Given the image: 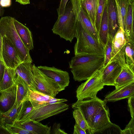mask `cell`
I'll return each instance as SVG.
<instances>
[{
    "label": "cell",
    "instance_id": "6da1fadb",
    "mask_svg": "<svg viewBox=\"0 0 134 134\" xmlns=\"http://www.w3.org/2000/svg\"><path fill=\"white\" fill-rule=\"evenodd\" d=\"M104 55L80 54L75 55L69 62V67L75 81L87 80L103 67Z\"/></svg>",
    "mask_w": 134,
    "mask_h": 134
},
{
    "label": "cell",
    "instance_id": "7a4b0ae2",
    "mask_svg": "<svg viewBox=\"0 0 134 134\" xmlns=\"http://www.w3.org/2000/svg\"><path fill=\"white\" fill-rule=\"evenodd\" d=\"M76 18L75 37L77 41L74 47L75 55L96 54L104 55L103 46L87 31L80 20Z\"/></svg>",
    "mask_w": 134,
    "mask_h": 134
},
{
    "label": "cell",
    "instance_id": "3957f363",
    "mask_svg": "<svg viewBox=\"0 0 134 134\" xmlns=\"http://www.w3.org/2000/svg\"><path fill=\"white\" fill-rule=\"evenodd\" d=\"M76 18L70 0L63 13L58 16L52 31L61 38L71 42L76 37Z\"/></svg>",
    "mask_w": 134,
    "mask_h": 134
},
{
    "label": "cell",
    "instance_id": "277c9868",
    "mask_svg": "<svg viewBox=\"0 0 134 134\" xmlns=\"http://www.w3.org/2000/svg\"><path fill=\"white\" fill-rule=\"evenodd\" d=\"M14 18L10 16L0 19V32L11 41L16 48L22 62L32 63L30 50L25 46L20 38L14 23Z\"/></svg>",
    "mask_w": 134,
    "mask_h": 134
},
{
    "label": "cell",
    "instance_id": "5b68a950",
    "mask_svg": "<svg viewBox=\"0 0 134 134\" xmlns=\"http://www.w3.org/2000/svg\"><path fill=\"white\" fill-rule=\"evenodd\" d=\"M32 70L37 91L55 98L59 92L65 90L41 72L34 64L32 65Z\"/></svg>",
    "mask_w": 134,
    "mask_h": 134
},
{
    "label": "cell",
    "instance_id": "8992f818",
    "mask_svg": "<svg viewBox=\"0 0 134 134\" xmlns=\"http://www.w3.org/2000/svg\"><path fill=\"white\" fill-rule=\"evenodd\" d=\"M104 85L102 80L100 70H98L78 86L76 91V97L79 100L95 98Z\"/></svg>",
    "mask_w": 134,
    "mask_h": 134
},
{
    "label": "cell",
    "instance_id": "52a82bcc",
    "mask_svg": "<svg viewBox=\"0 0 134 134\" xmlns=\"http://www.w3.org/2000/svg\"><path fill=\"white\" fill-rule=\"evenodd\" d=\"M69 107V105L67 104L62 103L47 104L33 108L23 120L18 121L32 120L39 122L64 111L67 110Z\"/></svg>",
    "mask_w": 134,
    "mask_h": 134
},
{
    "label": "cell",
    "instance_id": "ba28073f",
    "mask_svg": "<svg viewBox=\"0 0 134 134\" xmlns=\"http://www.w3.org/2000/svg\"><path fill=\"white\" fill-rule=\"evenodd\" d=\"M105 103L96 97L88 100L77 99L72 104V107L79 109L87 121L106 106Z\"/></svg>",
    "mask_w": 134,
    "mask_h": 134
},
{
    "label": "cell",
    "instance_id": "9c48e42d",
    "mask_svg": "<svg viewBox=\"0 0 134 134\" xmlns=\"http://www.w3.org/2000/svg\"><path fill=\"white\" fill-rule=\"evenodd\" d=\"M126 43L124 31L119 27L113 39L110 62L116 61L122 68L128 67L125 62V57Z\"/></svg>",
    "mask_w": 134,
    "mask_h": 134
},
{
    "label": "cell",
    "instance_id": "30bf717a",
    "mask_svg": "<svg viewBox=\"0 0 134 134\" xmlns=\"http://www.w3.org/2000/svg\"><path fill=\"white\" fill-rule=\"evenodd\" d=\"M2 36V56L4 63L7 67L15 69L23 62L10 40L5 35Z\"/></svg>",
    "mask_w": 134,
    "mask_h": 134
},
{
    "label": "cell",
    "instance_id": "8fae6325",
    "mask_svg": "<svg viewBox=\"0 0 134 134\" xmlns=\"http://www.w3.org/2000/svg\"><path fill=\"white\" fill-rule=\"evenodd\" d=\"M109 117V109L105 106L87 121L89 133L93 134L97 133L109 125L111 123Z\"/></svg>",
    "mask_w": 134,
    "mask_h": 134
},
{
    "label": "cell",
    "instance_id": "7c38bea8",
    "mask_svg": "<svg viewBox=\"0 0 134 134\" xmlns=\"http://www.w3.org/2000/svg\"><path fill=\"white\" fill-rule=\"evenodd\" d=\"M37 68L47 76L52 79L61 87L65 89L70 82L68 73L54 67L40 66Z\"/></svg>",
    "mask_w": 134,
    "mask_h": 134
},
{
    "label": "cell",
    "instance_id": "4fadbf2b",
    "mask_svg": "<svg viewBox=\"0 0 134 134\" xmlns=\"http://www.w3.org/2000/svg\"><path fill=\"white\" fill-rule=\"evenodd\" d=\"M122 67L116 61H110L100 70L102 81L105 85L114 86L115 81Z\"/></svg>",
    "mask_w": 134,
    "mask_h": 134
},
{
    "label": "cell",
    "instance_id": "5bb4252c",
    "mask_svg": "<svg viewBox=\"0 0 134 134\" xmlns=\"http://www.w3.org/2000/svg\"><path fill=\"white\" fill-rule=\"evenodd\" d=\"M17 87L15 82L11 87L0 91V113L3 114L11 109L15 104Z\"/></svg>",
    "mask_w": 134,
    "mask_h": 134
},
{
    "label": "cell",
    "instance_id": "9a60e30c",
    "mask_svg": "<svg viewBox=\"0 0 134 134\" xmlns=\"http://www.w3.org/2000/svg\"><path fill=\"white\" fill-rule=\"evenodd\" d=\"M71 1L76 17L80 20L87 31L99 42L98 35L95 28L82 7L80 0Z\"/></svg>",
    "mask_w": 134,
    "mask_h": 134
},
{
    "label": "cell",
    "instance_id": "2e32d148",
    "mask_svg": "<svg viewBox=\"0 0 134 134\" xmlns=\"http://www.w3.org/2000/svg\"><path fill=\"white\" fill-rule=\"evenodd\" d=\"M107 14L108 36L113 40L119 27L115 0H107Z\"/></svg>",
    "mask_w": 134,
    "mask_h": 134
},
{
    "label": "cell",
    "instance_id": "e0dca14e",
    "mask_svg": "<svg viewBox=\"0 0 134 134\" xmlns=\"http://www.w3.org/2000/svg\"><path fill=\"white\" fill-rule=\"evenodd\" d=\"M134 0H128L127 13L124 28L126 42L134 44Z\"/></svg>",
    "mask_w": 134,
    "mask_h": 134
},
{
    "label": "cell",
    "instance_id": "ac0fdd59",
    "mask_svg": "<svg viewBox=\"0 0 134 134\" xmlns=\"http://www.w3.org/2000/svg\"><path fill=\"white\" fill-rule=\"evenodd\" d=\"M13 124L24 129L32 134H49L51 133V127L43 125L39 122L32 120L24 121H15Z\"/></svg>",
    "mask_w": 134,
    "mask_h": 134
},
{
    "label": "cell",
    "instance_id": "d6986e66",
    "mask_svg": "<svg viewBox=\"0 0 134 134\" xmlns=\"http://www.w3.org/2000/svg\"><path fill=\"white\" fill-rule=\"evenodd\" d=\"M134 95V82L124 86L107 95L105 102H115L125 98H128Z\"/></svg>",
    "mask_w": 134,
    "mask_h": 134
},
{
    "label": "cell",
    "instance_id": "ffe728a7",
    "mask_svg": "<svg viewBox=\"0 0 134 134\" xmlns=\"http://www.w3.org/2000/svg\"><path fill=\"white\" fill-rule=\"evenodd\" d=\"M32 63L23 62L15 69V73L26 82L30 90L37 91L32 73Z\"/></svg>",
    "mask_w": 134,
    "mask_h": 134
},
{
    "label": "cell",
    "instance_id": "44dd1931",
    "mask_svg": "<svg viewBox=\"0 0 134 134\" xmlns=\"http://www.w3.org/2000/svg\"><path fill=\"white\" fill-rule=\"evenodd\" d=\"M14 23L16 30L21 41L30 51L34 48L32 34L29 29L14 18Z\"/></svg>",
    "mask_w": 134,
    "mask_h": 134
},
{
    "label": "cell",
    "instance_id": "7402d4cb",
    "mask_svg": "<svg viewBox=\"0 0 134 134\" xmlns=\"http://www.w3.org/2000/svg\"><path fill=\"white\" fill-rule=\"evenodd\" d=\"M15 82L17 87L16 102L18 107L28 98L29 87L26 82L21 77L16 75Z\"/></svg>",
    "mask_w": 134,
    "mask_h": 134
},
{
    "label": "cell",
    "instance_id": "603a6c76",
    "mask_svg": "<svg viewBox=\"0 0 134 134\" xmlns=\"http://www.w3.org/2000/svg\"><path fill=\"white\" fill-rule=\"evenodd\" d=\"M108 30L107 1L102 16L98 34L99 42L104 48L107 41Z\"/></svg>",
    "mask_w": 134,
    "mask_h": 134
},
{
    "label": "cell",
    "instance_id": "cb8c5ba5",
    "mask_svg": "<svg viewBox=\"0 0 134 134\" xmlns=\"http://www.w3.org/2000/svg\"><path fill=\"white\" fill-rule=\"evenodd\" d=\"M53 98L37 91H32L29 89V91L28 99L33 108L47 104V102Z\"/></svg>",
    "mask_w": 134,
    "mask_h": 134
},
{
    "label": "cell",
    "instance_id": "d4e9b609",
    "mask_svg": "<svg viewBox=\"0 0 134 134\" xmlns=\"http://www.w3.org/2000/svg\"><path fill=\"white\" fill-rule=\"evenodd\" d=\"M134 82V71L128 67L122 68L120 74L115 79L114 86L117 89Z\"/></svg>",
    "mask_w": 134,
    "mask_h": 134
},
{
    "label": "cell",
    "instance_id": "484cf974",
    "mask_svg": "<svg viewBox=\"0 0 134 134\" xmlns=\"http://www.w3.org/2000/svg\"><path fill=\"white\" fill-rule=\"evenodd\" d=\"M99 0H80L81 5L95 27Z\"/></svg>",
    "mask_w": 134,
    "mask_h": 134
},
{
    "label": "cell",
    "instance_id": "4316f807",
    "mask_svg": "<svg viewBox=\"0 0 134 134\" xmlns=\"http://www.w3.org/2000/svg\"><path fill=\"white\" fill-rule=\"evenodd\" d=\"M16 76L15 69L6 67L0 83V91L7 89L13 86L15 83Z\"/></svg>",
    "mask_w": 134,
    "mask_h": 134
},
{
    "label": "cell",
    "instance_id": "83f0119b",
    "mask_svg": "<svg viewBox=\"0 0 134 134\" xmlns=\"http://www.w3.org/2000/svg\"><path fill=\"white\" fill-rule=\"evenodd\" d=\"M117 10L118 22L120 27L124 30L126 17L128 0H115Z\"/></svg>",
    "mask_w": 134,
    "mask_h": 134
},
{
    "label": "cell",
    "instance_id": "f1b7e54d",
    "mask_svg": "<svg viewBox=\"0 0 134 134\" xmlns=\"http://www.w3.org/2000/svg\"><path fill=\"white\" fill-rule=\"evenodd\" d=\"M21 105L18 107L16 101L11 109L5 113L2 114L5 126L6 124L12 125L13 122L16 120Z\"/></svg>",
    "mask_w": 134,
    "mask_h": 134
},
{
    "label": "cell",
    "instance_id": "f546056e",
    "mask_svg": "<svg viewBox=\"0 0 134 134\" xmlns=\"http://www.w3.org/2000/svg\"><path fill=\"white\" fill-rule=\"evenodd\" d=\"M134 44L126 42L125 52V62L127 66L134 71Z\"/></svg>",
    "mask_w": 134,
    "mask_h": 134
},
{
    "label": "cell",
    "instance_id": "4dcf8cb0",
    "mask_svg": "<svg viewBox=\"0 0 134 134\" xmlns=\"http://www.w3.org/2000/svg\"><path fill=\"white\" fill-rule=\"evenodd\" d=\"M73 115L76 124L84 130H88V122L81 111L78 109H75L73 112Z\"/></svg>",
    "mask_w": 134,
    "mask_h": 134
},
{
    "label": "cell",
    "instance_id": "1f68e13d",
    "mask_svg": "<svg viewBox=\"0 0 134 134\" xmlns=\"http://www.w3.org/2000/svg\"><path fill=\"white\" fill-rule=\"evenodd\" d=\"M33 108L31 103L27 98L22 103L16 121H20L23 120Z\"/></svg>",
    "mask_w": 134,
    "mask_h": 134
},
{
    "label": "cell",
    "instance_id": "d6a6232c",
    "mask_svg": "<svg viewBox=\"0 0 134 134\" xmlns=\"http://www.w3.org/2000/svg\"><path fill=\"white\" fill-rule=\"evenodd\" d=\"M107 1V0H99L95 25V28L98 35L102 16Z\"/></svg>",
    "mask_w": 134,
    "mask_h": 134
},
{
    "label": "cell",
    "instance_id": "836d02e7",
    "mask_svg": "<svg viewBox=\"0 0 134 134\" xmlns=\"http://www.w3.org/2000/svg\"><path fill=\"white\" fill-rule=\"evenodd\" d=\"M112 40L108 36L107 44L104 48V60L103 67L105 66L110 61L112 51Z\"/></svg>",
    "mask_w": 134,
    "mask_h": 134
},
{
    "label": "cell",
    "instance_id": "e575fe53",
    "mask_svg": "<svg viewBox=\"0 0 134 134\" xmlns=\"http://www.w3.org/2000/svg\"><path fill=\"white\" fill-rule=\"evenodd\" d=\"M5 126L11 134H32L26 130L14 124H6Z\"/></svg>",
    "mask_w": 134,
    "mask_h": 134
},
{
    "label": "cell",
    "instance_id": "d590c367",
    "mask_svg": "<svg viewBox=\"0 0 134 134\" xmlns=\"http://www.w3.org/2000/svg\"><path fill=\"white\" fill-rule=\"evenodd\" d=\"M134 118H131L125 129L121 130L120 134H134Z\"/></svg>",
    "mask_w": 134,
    "mask_h": 134
},
{
    "label": "cell",
    "instance_id": "8d00e7d4",
    "mask_svg": "<svg viewBox=\"0 0 134 134\" xmlns=\"http://www.w3.org/2000/svg\"><path fill=\"white\" fill-rule=\"evenodd\" d=\"M60 123H55L54 124L52 129V133L54 134H67L64 130L60 128Z\"/></svg>",
    "mask_w": 134,
    "mask_h": 134
},
{
    "label": "cell",
    "instance_id": "74e56055",
    "mask_svg": "<svg viewBox=\"0 0 134 134\" xmlns=\"http://www.w3.org/2000/svg\"><path fill=\"white\" fill-rule=\"evenodd\" d=\"M68 0H60L59 7L57 9L58 16L62 15L64 13Z\"/></svg>",
    "mask_w": 134,
    "mask_h": 134
},
{
    "label": "cell",
    "instance_id": "f35d334b",
    "mask_svg": "<svg viewBox=\"0 0 134 134\" xmlns=\"http://www.w3.org/2000/svg\"><path fill=\"white\" fill-rule=\"evenodd\" d=\"M128 105L131 118H134V95L128 98Z\"/></svg>",
    "mask_w": 134,
    "mask_h": 134
},
{
    "label": "cell",
    "instance_id": "ab89813d",
    "mask_svg": "<svg viewBox=\"0 0 134 134\" xmlns=\"http://www.w3.org/2000/svg\"><path fill=\"white\" fill-rule=\"evenodd\" d=\"M67 100L65 99H59L53 97L48 102V104H53L64 103Z\"/></svg>",
    "mask_w": 134,
    "mask_h": 134
},
{
    "label": "cell",
    "instance_id": "60d3db41",
    "mask_svg": "<svg viewBox=\"0 0 134 134\" xmlns=\"http://www.w3.org/2000/svg\"><path fill=\"white\" fill-rule=\"evenodd\" d=\"M73 134H86V130L82 129L76 123L74 126Z\"/></svg>",
    "mask_w": 134,
    "mask_h": 134
},
{
    "label": "cell",
    "instance_id": "b9f144b4",
    "mask_svg": "<svg viewBox=\"0 0 134 134\" xmlns=\"http://www.w3.org/2000/svg\"><path fill=\"white\" fill-rule=\"evenodd\" d=\"M6 67L4 63L0 60V83L2 79Z\"/></svg>",
    "mask_w": 134,
    "mask_h": 134
},
{
    "label": "cell",
    "instance_id": "7bdbcfd3",
    "mask_svg": "<svg viewBox=\"0 0 134 134\" xmlns=\"http://www.w3.org/2000/svg\"><path fill=\"white\" fill-rule=\"evenodd\" d=\"M11 3V0H1L0 2L1 6L3 8L10 7Z\"/></svg>",
    "mask_w": 134,
    "mask_h": 134
},
{
    "label": "cell",
    "instance_id": "ee69618b",
    "mask_svg": "<svg viewBox=\"0 0 134 134\" xmlns=\"http://www.w3.org/2000/svg\"><path fill=\"white\" fill-rule=\"evenodd\" d=\"M2 37L0 32V60L4 62L2 56Z\"/></svg>",
    "mask_w": 134,
    "mask_h": 134
},
{
    "label": "cell",
    "instance_id": "f6af8a7d",
    "mask_svg": "<svg viewBox=\"0 0 134 134\" xmlns=\"http://www.w3.org/2000/svg\"><path fill=\"white\" fill-rule=\"evenodd\" d=\"M11 134L6 127L4 126H0V134Z\"/></svg>",
    "mask_w": 134,
    "mask_h": 134
},
{
    "label": "cell",
    "instance_id": "bcb514c9",
    "mask_svg": "<svg viewBox=\"0 0 134 134\" xmlns=\"http://www.w3.org/2000/svg\"><path fill=\"white\" fill-rule=\"evenodd\" d=\"M15 1L23 5H26L30 3V0H15Z\"/></svg>",
    "mask_w": 134,
    "mask_h": 134
},
{
    "label": "cell",
    "instance_id": "7dc6e473",
    "mask_svg": "<svg viewBox=\"0 0 134 134\" xmlns=\"http://www.w3.org/2000/svg\"><path fill=\"white\" fill-rule=\"evenodd\" d=\"M4 125V119L2 114L0 113V126Z\"/></svg>",
    "mask_w": 134,
    "mask_h": 134
},
{
    "label": "cell",
    "instance_id": "c3c4849f",
    "mask_svg": "<svg viewBox=\"0 0 134 134\" xmlns=\"http://www.w3.org/2000/svg\"><path fill=\"white\" fill-rule=\"evenodd\" d=\"M1 0H0V16H2L4 13V8L2 7L1 5Z\"/></svg>",
    "mask_w": 134,
    "mask_h": 134
},
{
    "label": "cell",
    "instance_id": "681fc988",
    "mask_svg": "<svg viewBox=\"0 0 134 134\" xmlns=\"http://www.w3.org/2000/svg\"></svg>",
    "mask_w": 134,
    "mask_h": 134
}]
</instances>
